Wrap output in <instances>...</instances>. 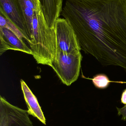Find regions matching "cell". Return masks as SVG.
Instances as JSON below:
<instances>
[{
  "instance_id": "cell-1",
  "label": "cell",
  "mask_w": 126,
  "mask_h": 126,
  "mask_svg": "<svg viewBox=\"0 0 126 126\" xmlns=\"http://www.w3.org/2000/svg\"><path fill=\"white\" fill-rule=\"evenodd\" d=\"M61 15L81 50L103 66L126 72V0H67Z\"/></svg>"
},
{
  "instance_id": "cell-2",
  "label": "cell",
  "mask_w": 126,
  "mask_h": 126,
  "mask_svg": "<svg viewBox=\"0 0 126 126\" xmlns=\"http://www.w3.org/2000/svg\"><path fill=\"white\" fill-rule=\"evenodd\" d=\"M82 59L81 51L67 53L56 49L51 67L63 84L70 86L78 79Z\"/></svg>"
},
{
  "instance_id": "cell-3",
  "label": "cell",
  "mask_w": 126,
  "mask_h": 126,
  "mask_svg": "<svg viewBox=\"0 0 126 126\" xmlns=\"http://www.w3.org/2000/svg\"><path fill=\"white\" fill-rule=\"evenodd\" d=\"M56 49L67 53L80 51V47L76 34L70 24L64 18H59L54 27Z\"/></svg>"
},
{
  "instance_id": "cell-4",
  "label": "cell",
  "mask_w": 126,
  "mask_h": 126,
  "mask_svg": "<svg viewBox=\"0 0 126 126\" xmlns=\"http://www.w3.org/2000/svg\"><path fill=\"white\" fill-rule=\"evenodd\" d=\"M28 110L12 105L0 97V126H33Z\"/></svg>"
},
{
  "instance_id": "cell-5",
  "label": "cell",
  "mask_w": 126,
  "mask_h": 126,
  "mask_svg": "<svg viewBox=\"0 0 126 126\" xmlns=\"http://www.w3.org/2000/svg\"><path fill=\"white\" fill-rule=\"evenodd\" d=\"M8 50H13L33 55L30 47L10 30L0 27V55Z\"/></svg>"
},
{
  "instance_id": "cell-6",
  "label": "cell",
  "mask_w": 126,
  "mask_h": 126,
  "mask_svg": "<svg viewBox=\"0 0 126 126\" xmlns=\"http://www.w3.org/2000/svg\"><path fill=\"white\" fill-rule=\"evenodd\" d=\"M0 14L13 23L24 37V21L15 0H0Z\"/></svg>"
},
{
  "instance_id": "cell-7",
  "label": "cell",
  "mask_w": 126,
  "mask_h": 126,
  "mask_svg": "<svg viewBox=\"0 0 126 126\" xmlns=\"http://www.w3.org/2000/svg\"><path fill=\"white\" fill-rule=\"evenodd\" d=\"M24 21V39L26 41L31 32L34 12L41 9L39 0H15Z\"/></svg>"
},
{
  "instance_id": "cell-8",
  "label": "cell",
  "mask_w": 126,
  "mask_h": 126,
  "mask_svg": "<svg viewBox=\"0 0 126 126\" xmlns=\"http://www.w3.org/2000/svg\"><path fill=\"white\" fill-rule=\"evenodd\" d=\"M45 20L50 28L54 29L55 21L63 10L64 0H39Z\"/></svg>"
},
{
  "instance_id": "cell-9",
  "label": "cell",
  "mask_w": 126,
  "mask_h": 126,
  "mask_svg": "<svg viewBox=\"0 0 126 126\" xmlns=\"http://www.w3.org/2000/svg\"><path fill=\"white\" fill-rule=\"evenodd\" d=\"M20 83L29 114L37 118L43 124L46 125V118L37 98L23 80H21Z\"/></svg>"
},
{
  "instance_id": "cell-10",
  "label": "cell",
  "mask_w": 126,
  "mask_h": 126,
  "mask_svg": "<svg viewBox=\"0 0 126 126\" xmlns=\"http://www.w3.org/2000/svg\"><path fill=\"white\" fill-rule=\"evenodd\" d=\"M0 27L10 30L21 40L24 39L23 35L17 27L10 20L1 14H0Z\"/></svg>"
},
{
  "instance_id": "cell-11",
  "label": "cell",
  "mask_w": 126,
  "mask_h": 126,
  "mask_svg": "<svg viewBox=\"0 0 126 126\" xmlns=\"http://www.w3.org/2000/svg\"><path fill=\"white\" fill-rule=\"evenodd\" d=\"M92 80L95 87L100 89H106L111 82L108 77L103 74L96 75L92 78Z\"/></svg>"
},
{
  "instance_id": "cell-12",
  "label": "cell",
  "mask_w": 126,
  "mask_h": 126,
  "mask_svg": "<svg viewBox=\"0 0 126 126\" xmlns=\"http://www.w3.org/2000/svg\"><path fill=\"white\" fill-rule=\"evenodd\" d=\"M118 111V114L119 116L122 115V120L123 121L126 120V105L125 106L121 108L117 107Z\"/></svg>"
},
{
  "instance_id": "cell-13",
  "label": "cell",
  "mask_w": 126,
  "mask_h": 126,
  "mask_svg": "<svg viewBox=\"0 0 126 126\" xmlns=\"http://www.w3.org/2000/svg\"><path fill=\"white\" fill-rule=\"evenodd\" d=\"M121 101L122 103L126 105V89L123 91L121 95Z\"/></svg>"
}]
</instances>
